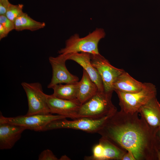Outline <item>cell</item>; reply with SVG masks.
<instances>
[{
  "instance_id": "obj_28",
  "label": "cell",
  "mask_w": 160,
  "mask_h": 160,
  "mask_svg": "<svg viewBox=\"0 0 160 160\" xmlns=\"http://www.w3.org/2000/svg\"><path fill=\"white\" fill-rule=\"evenodd\" d=\"M59 160H70V159L66 155H64L62 156Z\"/></svg>"
},
{
  "instance_id": "obj_18",
  "label": "cell",
  "mask_w": 160,
  "mask_h": 160,
  "mask_svg": "<svg viewBox=\"0 0 160 160\" xmlns=\"http://www.w3.org/2000/svg\"><path fill=\"white\" fill-rule=\"evenodd\" d=\"M99 143L103 147L105 160H121L123 156L127 152L119 148L102 137L99 139Z\"/></svg>"
},
{
  "instance_id": "obj_1",
  "label": "cell",
  "mask_w": 160,
  "mask_h": 160,
  "mask_svg": "<svg viewBox=\"0 0 160 160\" xmlns=\"http://www.w3.org/2000/svg\"><path fill=\"white\" fill-rule=\"evenodd\" d=\"M138 113L117 111L106 120L97 133L119 148L131 153L135 160H158L160 149L156 132Z\"/></svg>"
},
{
  "instance_id": "obj_29",
  "label": "cell",
  "mask_w": 160,
  "mask_h": 160,
  "mask_svg": "<svg viewBox=\"0 0 160 160\" xmlns=\"http://www.w3.org/2000/svg\"><path fill=\"white\" fill-rule=\"evenodd\" d=\"M157 157L158 160H160V149L159 150L157 151Z\"/></svg>"
},
{
  "instance_id": "obj_2",
  "label": "cell",
  "mask_w": 160,
  "mask_h": 160,
  "mask_svg": "<svg viewBox=\"0 0 160 160\" xmlns=\"http://www.w3.org/2000/svg\"><path fill=\"white\" fill-rule=\"evenodd\" d=\"M113 92L98 91L88 101L81 105L77 118L100 119L111 116L117 111L111 101Z\"/></svg>"
},
{
  "instance_id": "obj_8",
  "label": "cell",
  "mask_w": 160,
  "mask_h": 160,
  "mask_svg": "<svg viewBox=\"0 0 160 160\" xmlns=\"http://www.w3.org/2000/svg\"><path fill=\"white\" fill-rule=\"evenodd\" d=\"M91 54V62L100 76L106 92H113V84L124 71L116 68L100 53Z\"/></svg>"
},
{
  "instance_id": "obj_3",
  "label": "cell",
  "mask_w": 160,
  "mask_h": 160,
  "mask_svg": "<svg viewBox=\"0 0 160 160\" xmlns=\"http://www.w3.org/2000/svg\"><path fill=\"white\" fill-rule=\"evenodd\" d=\"M115 91L119 99L121 110L131 114L138 113L142 106L156 97L157 95L156 86L149 82H145L143 88L137 92L126 93L118 91Z\"/></svg>"
},
{
  "instance_id": "obj_26",
  "label": "cell",
  "mask_w": 160,
  "mask_h": 160,
  "mask_svg": "<svg viewBox=\"0 0 160 160\" xmlns=\"http://www.w3.org/2000/svg\"><path fill=\"white\" fill-rule=\"evenodd\" d=\"M0 2H1L7 8L10 4L8 0H0Z\"/></svg>"
},
{
  "instance_id": "obj_21",
  "label": "cell",
  "mask_w": 160,
  "mask_h": 160,
  "mask_svg": "<svg viewBox=\"0 0 160 160\" xmlns=\"http://www.w3.org/2000/svg\"><path fill=\"white\" fill-rule=\"evenodd\" d=\"M0 24L7 30L9 33L15 29L14 22L8 19L6 15H0Z\"/></svg>"
},
{
  "instance_id": "obj_15",
  "label": "cell",
  "mask_w": 160,
  "mask_h": 160,
  "mask_svg": "<svg viewBox=\"0 0 160 160\" xmlns=\"http://www.w3.org/2000/svg\"><path fill=\"white\" fill-rule=\"evenodd\" d=\"M142 83L134 79L125 71L116 78L113 84V89L122 92L132 93L138 92L144 87Z\"/></svg>"
},
{
  "instance_id": "obj_23",
  "label": "cell",
  "mask_w": 160,
  "mask_h": 160,
  "mask_svg": "<svg viewBox=\"0 0 160 160\" xmlns=\"http://www.w3.org/2000/svg\"><path fill=\"white\" fill-rule=\"evenodd\" d=\"M8 33L7 30L0 24V40L7 37Z\"/></svg>"
},
{
  "instance_id": "obj_12",
  "label": "cell",
  "mask_w": 160,
  "mask_h": 160,
  "mask_svg": "<svg viewBox=\"0 0 160 160\" xmlns=\"http://www.w3.org/2000/svg\"><path fill=\"white\" fill-rule=\"evenodd\" d=\"M66 54L68 55V60L76 62L86 71L91 80L97 86L99 91H105L101 78L91 63L90 54L81 52Z\"/></svg>"
},
{
  "instance_id": "obj_9",
  "label": "cell",
  "mask_w": 160,
  "mask_h": 160,
  "mask_svg": "<svg viewBox=\"0 0 160 160\" xmlns=\"http://www.w3.org/2000/svg\"><path fill=\"white\" fill-rule=\"evenodd\" d=\"M68 60L67 54H60L56 57H50L49 62L52 68V77L47 87L52 88L59 84H70L78 81L79 79L68 70L65 62Z\"/></svg>"
},
{
  "instance_id": "obj_17",
  "label": "cell",
  "mask_w": 160,
  "mask_h": 160,
  "mask_svg": "<svg viewBox=\"0 0 160 160\" xmlns=\"http://www.w3.org/2000/svg\"><path fill=\"white\" fill-rule=\"evenodd\" d=\"M78 82L66 84L64 85L61 84H57L52 88L54 91L52 94L60 99L69 100H77L76 94Z\"/></svg>"
},
{
  "instance_id": "obj_13",
  "label": "cell",
  "mask_w": 160,
  "mask_h": 160,
  "mask_svg": "<svg viewBox=\"0 0 160 160\" xmlns=\"http://www.w3.org/2000/svg\"><path fill=\"white\" fill-rule=\"evenodd\" d=\"M138 113L149 126L157 132L160 127V103L156 97L142 106Z\"/></svg>"
},
{
  "instance_id": "obj_6",
  "label": "cell",
  "mask_w": 160,
  "mask_h": 160,
  "mask_svg": "<svg viewBox=\"0 0 160 160\" xmlns=\"http://www.w3.org/2000/svg\"><path fill=\"white\" fill-rule=\"evenodd\" d=\"M109 117L99 119L87 118H79L73 120H68L66 118L58 119L47 124L44 131L59 129H70L79 130L89 133H97Z\"/></svg>"
},
{
  "instance_id": "obj_11",
  "label": "cell",
  "mask_w": 160,
  "mask_h": 160,
  "mask_svg": "<svg viewBox=\"0 0 160 160\" xmlns=\"http://www.w3.org/2000/svg\"><path fill=\"white\" fill-rule=\"evenodd\" d=\"M26 129L24 127L7 123H0V149H11L21 138Z\"/></svg>"
},
{
  "instance_id": "obj_19",
  "label": "cell",
  "mask_w": 160,
  "mask_h": 160,
  "mask_svg": "<svg viewBox=\"0 0 160 160\" xmlns=\"http://www.w3.org/2000/svg\"><path fill=\"white\" fill-rule=\"evenodd\" d=\"M23 4L14 5L10 3L7 8L6 16L14 22L18 17L24 13L23 12Z\"/></svg>"
},
{
  "instance_id": "obj_16",
  "label": "cell",
  "mask_w": 160,
  "mask_h": 160,
  "mask_svg": "<svg viewBox=\"0 0 160 160\" xmlns=\"http://www.w3.org/2000/svg\"><path fill=\"white\" fill-rule=\"evenodd\" d=\"M14 23L15 30L17 31L24 30L34 31L43 28L45 26L44 23L36 21L24 12L18 17Z\"/></svg>"
},
{
  "instance_id": "obj_5",
  "label": "cell",
  "mask_w": 160,
  "mask_h": 160,
  "mask_svg": "<svg viewBox=\"0 0 160 160\" xmlns=\"http://www.w3.org/2000/svg\"><path fill=\"white\" fill-rule=\"evenodd\" d=\"M67 118L64 116L52 114H38L31 115L6 117L0 114V123H7L25 127L26 129L36 131H44L46 126L52 121Z\"/></svg>"
},
{
  "instance_id": "obj_14",
  "label": "cell",
  "mask_w": 160,
  "mask_h": 160,
  "mask_svg": "<svg viewBox=\"0 0 160 160\" xmlns=\"http://www.w3.org/2000/svg\"><path fill=\"white\" fill-rule=\"evenodd\" d=\"M96 84L86 71L83 70L82 78L77 84L76 98L81 105L90 99L99 91Z\"/></svg>"
},
{
  "instance_id": "obj_4",
  "label": "cell",
  "mask_w": 160,
  "mask_h": 160,
  "mask_svg": "<svg viewBox=\"0 0 160 160\" xmlns=\"http://www.w3.org/2000/svg\"><path fill=\"white\" fill-rule=\"evenodd\" d=\"M105 36V31L102 28H97L83 38H80L78 34H76L66 41L65 47L59 50L58 53L66 54L85 52L91 54H99L98 43Z\"/></svg>"
},
{
  "instance_id": "obj_25",
  "label": "cell",
  "mask_w": 160,
  "mask_h": 160,
  "mask_svg": "<svg viewBox=\"0 0 160 160\" xmlns=\"http://www.w3.org/2000/svg\"><path fill=\"white\" fill-rule=\"evenodd\" d=\"M7 8L0 2V15H6Z\"/></svg>"
},
{
  "instance_id": "obj_24",
  "label": "cell",
  "mask_w": 160,
  "mask_h": 160,
  "mask_svg": "<svg viewBox=\"0 0 160 160\" xmlns=\"http://www.w3.org/2000/svg\"><path fill=\"white\" fill-rule=\"evenodd\" d=\"M121 160H135V159L131 153L127 152L123 156Z\"/></svg>"
},
{
  "instance_id": "obj_20",
  "label": "cell",
  "mask_w": 160,
  "mask_h": 160,
  "mask_svg": "<svg viewBox=\"0 0 160 160\" xmlns=\"http://www.w3.org/2000/svg\"><path fill=\"white\" fill-rule=\"evenodd\" d=\"M92 151V155L85 156L84 159L89 160H105L103 147L100 143H99L93 147Z\"/></svg>"
},
{
  "instance_id": "obj_27",
  "label": "cell",
  "mask_w": 160,
  "mask_h": 160,
  "mask_svg": "<svg viewBox=\"0 0 160 160\" xmlns=\"http://www.w3.org/2000/svg\"><path fill=\"white\" fill-rule=\"evenodd\" d=\"M156 136L159 143L160 149V127L157 132Z\"/></svg>"
},
{
  "instance_id": "obj_7",
  "label": "cell",
  "mask_w": 160,
  "mask_h": 160,
  "mask_svg": "<svg viewBox=\"0 0 160 160\" xmlns=\"http://www.w3.org/2000/svg\"><path fill=\"white\" fill-rule=\"evenodd\" d=\"M27 96L28 109L26 115L50 113L47 102V95L43 92L39 82L21 83Z\"/></svg>"
},
{
  "instance_id": "obj_10",
  "label": "cell",
  "mask_w": 160,
  "mask_h": 160,
  "mask_svg": "<svg viewBox=\"0 0 160 160\" xmlns=\"http://www.w3.org/2000/svg\"><path fill=\"white\" fill-rule=\"evenodd\" d=\"M47 102L51 114H57L73 119H77L81 104L77 100H69L57 98L53 94L47 95Z\"/></svg>"
},
{
  "instance_id": "obj_22",
  "label": "cell",
  "mask_w": 160,
  "mask_h": 160,
  "mask_svg": "<svg viewBox=\"0 0 160 160\" xmlns=\"http://www.w3.org/2000/svg\"><path fill=\"white\" fill-rule=\"evenodd\" d=\"M39 160H58L59 159L52 151L48 149L44 150L40 154Z\"/></svg>"
}]
</instances>
